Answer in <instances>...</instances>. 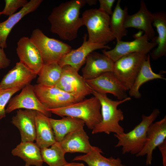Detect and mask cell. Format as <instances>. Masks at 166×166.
Returning a JSON list of instances; mask_svg holds the SVG:
<instances>
[{"label":"cell","mask_w":166,"mask_h":166,"mask_svg":"<svg viewBox=\"0 0 166 166\" xmlns=\"http://www.w3.org/2000/svg\"><path fill=\"white\" fill-rule=\"evenodd\" d=\"M30 38L39 50L44 64L58 63L72 49L69 45L48 37L38 28L33 31Z\"/></svg>","instance_id":"cell-6"},{"label":"cell","mask_w":166,"mask_h":166,"mask_svg":"<svg viewBox=\"0 0 166 166\" xmlns=\"http://www.w3.org/2000/svg\"><path fill=\"white\" fill-rule=\"evenodd\" d=\"M87 35L83 37V42L80 47L75 49H71L64 55L58 62L62 67L69 66L78 71L85 63L88 56L94 51L100 49H109L111 48L103 44L94 43L87 40Z\"/></svg>","instance_id":"cell-13"},{"label":"cell","mask_w":166,"mask_h":166,"mask_svg":"<svg viewBox=\"0 0 166 166\" xmlns=\"http://www.w3.org/2000/svg\"><path fill=\"white\" fill-rule=\"evenodd\" d=\"M16 50L19 61L38 75L44 63L39 50L30 38H21Z\"/></svg>","instance_id":"cell-14"},{"label":"cell","mask_w":166,"mask_h":166,"mask_svg":"<svg viewBox=\"0 0 166 166\" xmlns=\"http://www.w3.org/2000/svg\"><path fill=\"white\" fill-rule=\"evenodd\" d=\"M62 117H71L82 120L87 127L93 129L102 120L101 105L98 99L94 96L64 107L47 109Z\"/></svg>","instance_id":"cell-3"},{"label":"cell","mask_w":166,"mask_h":166,"mask_svg":"<svg viewBox=\"0 0 166 166\" xmlns=\"http://www.w3.org/2000/svg\"><path fill=\"white\" fill-rule=\"evenodd\" d=\"M148 40L144 34L130 42L117 41L113 49L108 51L105 49L102 50V53L114 62L124 55L130 53H138L146 55L157 46L156 43L150 42Z\"/></svg>","instance_id":"cell-10"},{"label":"cell","mask_w":166,"mask_h":166,"mask_svg":"<svg viewBox=\"0 0 166 166\" xmlns=\"http://www.w3.org/2000/svg\"><path fill=\"white\" fill-rule=\"evenodd\" d=\"M70 166H84V165L82 163L71 162Z\"/></svg>","instance_id":"cell-37"},{"label":"cell","mask_w":166,"mask_h":166,"mask_svg":"<svg viewBox=\"0 0 166 166\" xmlns=\"http://www.w3.org/2000/svg\"><path fill=\"white\" fill-rule=\"evenodd\" d=\"M86 4L85 0H72L54 8L48 18L51 31L63 40L76 38L79 29L83 25L79 17L80 10Z\"/></svg>","instance_id":"cell-1"},{"label":"cell","mask_w":166,"mask_h":166,"mask_svg":"<svg viewBox=\"0 0 166 166\" xmlns=\"http://www.w3.org/2000/svg\"><path fill=\"white\" fill-rule=\"evenodd\" d=\"M147 57L133 53L124 55L114 62L113 72L127 91L132 86Z\"/></svg>","instance_id":"cell-7"},{"label":"cell","mask_w":166,"mask_h":166,"mask_svg":"<svg viewBox=\"0 0 166 166\" xmlns=\"http://www.w3.org/2000/svg\"><path fill=\"white\" fill-rule=\"evenodd\" d=\"M10 60L7 57L4 49L0 47V69L7 68L10 65Z\"/></svg>","instance_id":"cell-34"},{"label":"cell","mask_w":166,"mask_h":166,"mask_svg":"<svg viewBox=\"0 0 166 166\" xmlns=\"http://www.w3.org/2000/svg\"><path fill=\"white\" fill-rule=\"evenodd\" d=\"M35 121L36 144L40 148L49 147L56 142L49 117L37 111Z\"/></svg>","instance_id":"cell-23"},{"label":"cell","mask_w":166,"mask_h":166,"mask_svg":"<svg viewBox=\"0 0 166 166\" xmlns=\"http://www.w3.org/2000/svg\"><path fill=\"white\" fill-rule=\"evenodd\" d=\"M160 113L159 109H155L149 116L143 114L141 121L130 132L121 134H114L118 140L115 147H121L123 154L129 153L136 155L138 153L145 144L148 127Z\"/></svg>","instance_id":"cell-4"},{"label":"cell","mask_w":166,"mask_h":166,"mask_svg":"<svg viewBox=\"0 0 166 166\" xmlns=\"http://www.w3.org/2000/svg\"><path fill=\"white\" fill-rule=\"evenodd\" d=\"M37 111L19 109L12 119V123L19 130L21 141L34 142L36 138V117Z\"/></svg>","instance_id":"cell-18"},{"label":"cell","mask_w":166,"mask_h":166,"mask_svg":"<svg viewBox=\"0 0 166 166\" xmlns=\"http://www.w3.org/2000/svg\"><path fill=\"white\" fill-rule=\"evenodd\" d=\"M2 13H1V11H0V16L1 15H2Z\"/></svg>","instance_id":"cell-39"},{"label":"cell","mask_w":166,"mask_h":166,"mask_svg":"<svg viewBox=\"0 0 166 166\" xmlns=\"http://www.w3.org/2000/svg\"><path fill=\"white\" fill-rule=\"evenodd\" d=\"M43 162L49 166H64L68 162L65 157V153L59 142H56L50 148H40Z\"/></svg>","instance_id":"cell-30"},{"label":"cell","mask_w":166,"mask_h":166,"mask_svg":"<svg viewBox=\"0 0 166 166\" xmlns=\"http://www.w3.org/2000/svg\"><path fill=\"white\" fill-rule=\"evenodd\" d=\"M21 89H0V120L6 116V106L12 96Z\"/></svg>","instance_id":"cell-31"},{"label":"cell","mask_w":166,"mask_h":166,"mask_svg":"<svg viewBox=\"0 0 166 166\" xmlns=\"http://www.w3.org/2000/svg\"><path fill=\"white\" fill-rule=\"evenodd\" d=\"M11 153L22 159L25 162V166H42L40 148L34 142H21L12 150Z\"/></svg>","instance_id":"cell-25"},{"label":"cell","mask_w":166,"mask_h":166,"mask_svg":"<svg viewBox=\"0 0 166 166\" xmlns=\"http://www.w3.org/2000/svg\"><path fill=\"white\" fill-rule=\"evenodd\" d=\"M85 65L82 69L85 80L95 78L102 74L113 72L114 62L105 54L93 52L87 56Z\"/></svg>","instance_id":"cell-17"},{"label":"cell","mask_w":166,"mask_h":166,"mask_svg":"<svg viewBox=\"0 0 166 166\" xmlns=\"http://www.w3.org/2000/svg\"><path fill=\"white\" fill-rule=\"evenodd\" d=\"M49 120L53 129L56 142H60L68 134L83 128L84 121L76 118L66 116L60 119L49 117Z\"/></svg>","instance_id":"cell-24"},{"label":"cell","mask_w":166,"mask_h":166,"mask_svg":"<svg viewBox=\"0 0 166 166\" xmlns=\"http://www.w3.org/2000/svg\"><path fill=\"white\" fill-rule=\"evenodd\" d=\"M166 116L161 120L152 123L148 127L146 140L142 150L136 155L137 157L146 155V165L151 164L154 150L166 139Z\"/></svg>","instance_id":"cell-15"},{"label":"cell","mask_w":166,"mask_h":166,"mask_svg":"<svg viewBox=\"0 0 166 166\" xmlns=\"http://www.w3.org/2000/svg\"><path fill=\"white\" fill-rule=\"evenodd\" d=\"M115 0H99V10L109 15H112L113 11L112 7Z\"/></svg>","instance_id":"cell-33"},{"label":"cell","mask_w":166,"mask_h":166,"mask_svg":"<svg viewBox=\"0 0 166 166\" xmlns=\"http://www.w3.org/2000/svg\"><path fill=\"white\" fill-rule=\"evenodd\" d=\"M85 81L92 91L99 93H111L120 100L128 97L127 90L113 72H105L95 78Z\"/></svg>","instance_id":"cell-12"},{"label":"cell","mask_w":166,"mask_h":166,"mask_svg":"<svg viewBox=\"0 0 166 166\" xmlns=\"http://www.w3.org/2000/svg\"><path fill=\"white\" fill-rule=\"evenodd\" d=\"M103 153L100 148L94 146L90 152L76 156L73 161H82L85 162L88 166H127L122 164L119 158H115L112 156L106 158L101 155Z\"/></svg>","instance_id":"cell-26"},{"label":"cell","mask_w":166,"mask_h":166,"mask_svg":"<svg viewBox=\"0 0 166 166\" xmlns=\"http://www.w3.org/2000/svg\"><path fill=\"white\" fill-rule=\"evenodd\" d=\"M42 1V0H30L18 12L0 23V47L4 49L7 48V39L14 27L25 15L36 10Z\"/></svg>","instance_id":"cell-20"},{"label":"cell","mask_w":166,"mask_h":166,"mask_svg":"<svg viewBox=\"0 0 166 166\" xmlns=\"http://www.w3.org/2000/svg\"><path fill=\"white\" fill-rule=\"evenodd\" d=\"M153 25L156 28L158 36L152 42H155L157 47L150 52V55L156 60L166 54V14L164 12L152 13Z\"/></svg>","instance_id":"cell-22"},{"label":"cell","mask_w":166,"mask_h":166,"mask_svg":"<svg viewBox=\"0 0 166 166\" xmlns=\"http://www.w3.org/2000/svg\"><path fill=\"white\" fill-rule=\"evenodd\" d=\"M28 2L27 0H5V6L1 11L2 14L10 16L14 14L18 8L24 7Z\"/></svg>","instance_id":"cell-32"},{"label":"cell","mask_w":166,"mask_h":166,"mask_svg":"<svg viewBox=\"0 0 166 166\" xmlns=\"http://www.w3.org/2000/svg\"><path fill=\"white\" fill-rule=\"evenodd\" d=\"M156 79L166 80L163 75L153 72L151 66L150 55H148L147 58L143 62L132 86L129 90V95L136 99L140 98L141 94L139 89L141 85L147 81Z\"/></svg>","instance_id":"cell-27"},{"label":"cell","mask_w":166,"mask_h":166,"mask_svg":"<svg viewBox=\"0 0 166 166\" xmlns=\"http://www.w3.org/2000/svg\"><path fill=\"white\" fill-rule=\"evenodd\" d=\"M71 163H68L67 164L64 165V166H70Z\"/></svg>","instance_id":"cell-38"},{"label":"cell","mask_w":166,"mask_h":166,"mask_svg":"<svg viewBox=\"0 0 166 166\" xmlns=\"http://www.w3.org/2000/svg\"><path fill=\"white\" fill-rule=\"evenodd\" d=\"M87 133L82 128L66 135L59 143L65 153L86 154L91 152L94 147L91 145Z\"/></svg>","instance_id":"cell-21"},{"label":"cell","mask_w":166,"mask_h":166,"mask_svg":"<svg viewBox=\"0 0 166 166\" xmlns=\"http://www.w3.org/2000/svg\"><path fill=\"white\" fill-rule=\"evenodd\" d=\"M86 3L89 5H95L96 4L97 0H85Z\"/></svg>","instance_id":"cell-36"},{"label":"cell","mask_w":166,"mask_h":166,"mask_svg":"<svg viewBox=\"0 0 166 166\" xmlns=\"http://www.w3.org/2000/svg\"><path fill=\"white\" fill-rule=\"evenodd\" d=\"M81 18L87 27L89 41L106 45L115 39L110 27L109 15L99 9L85 10Z\"/></svg>","instance_id":"cell-5"},{"label":"cell","mask_w":166,"mask_h":166,"mask_svg":"<svg viewBox=\"0 0 166 166\" xmlns=\"http://www.w3.org/2000/svg\"><path fill=\"white\" fill-rule=\"evenodd\" d=\"M121 0H118L110 18V27L112 33L117 41L121 40L127 35V31L124 27V23L128 15V9L125 6L122 9Z\"/></svg>","instance_id":"cell-28"},{"label":"cell","mask_w":166,"mask_h":166,"mask_svg":"<svg viewBox=\"0 0 166 166\" xmlns=\"http://www.w3.org/2000/svg\"><path fill=\"white\" fill-rule=\"evenodd\" d=\"M21 92L9 100L6 109V113L21 109L33 110L39 112L49 117L51 113L43 105L36 96L33 85H28L22 89Z\"/></svg>","instance_id":"cell-11"},{"label":"cell","mask_w":166,"mask_h":166,"mask_svg":"<svg viewBox=\"0 0 166 166\" xmlns=\"http://www.w3.org/2000/svg\"><path fill=\"white\" fill-rule=\"evenodd\" d=\"M62 68L61 77L55 86L73 96L78 101L92 94V90L78 71L69 65Z\"/></svg>","instance_id":"cell-8"},{"label":"cell","mask_w":166,"mask_h":166,"mask_svg":"<svg viewBox=\"0 0 166 166\" xmlns=\"http://www.w3.org/2000/svg\"><path fill=\"white\" fill-rule=\"evenodd\" d=\"M62 69L58 63L44 64L38 75L37 84L46 86H55L61 77Z\"/></svg>","instance_id":"cell-29"},{"label":"cell","mask_w":166,"mask_h":166,"mask_svg":"<svg viewBox=\"0 0 166 166\" xmlns=\"http://www.w3.org/2000/svg\"><path fill=\"white\" fill-rule=\"evenodd\" d=\"M139 10L134 14L127 17L124 23V27L133 28L143 31L148 39L153 40L155 37L153 29V14L147 9L143 0L140 2Z\"/></svg>","instance_id":"cell-19"},{"label":"cell","mask_w":166,"mask_h":166,"mask_svg":"<svg viewBox=\"0 0 166 166\" xmlns=\"http://www.w3.org/2000/svg\"><path fill=\"white\" fill-rule=\"evenodd\" d=\"M33 88L37 97L47 109L64 107L78 101L73 96L55 86L37 84L33 85Z\"/></svg>","instance_id":"cell-9"},{"label":"cell","mask_w":166,"mask_h":166,"mask_svg":"<svg viewBox=\"0 0 166 166\" xmlns=\"http://www.w3.org/2000/svg\"><path fill=\"white\" fill-rule=\"evenodd\" d=\"M37 75L22 62H17L15 66L3 77L0 82V89H22L26 85L30 84Z\"/></svg>","instance_id":"cell-16"},{"label":"cell","mask_w":166,"mask_h":166,"mask_svg":"<svg viewBox=\"0 0 166 166\" xmlns=\"http://www.w3.org/2000/svg\"><path fill=\"white\" fill-rule=\"evenodd\" d=\"M92 94L99 99L101 105V121L92 129V133L104 132L107 134L111 133L121 134L124 129L119 124L124 119L123 112L118 106L120 104L130 100L128 97L123 100L113 101L108 98L106 94L99 93L92 91Z\"/></svg>","instance_id":"cell-2"},{"label":"cell","mask_w":166,"mask_h":166,"mask_svg":"<svg viewBox=\"0 0 166 166\" xmlns=\"http://www.w3.org/2000/svg\"><path fill=\"white\" fill-rule=\"evenodd\" d=\"M158 147L161 154L163 166H166V140Z\"/></svg>","instance_id":"cell-35"}]
</instances>
